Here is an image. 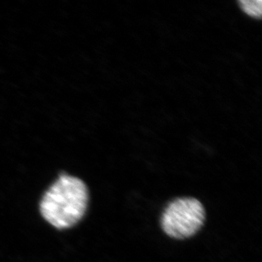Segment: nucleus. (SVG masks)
<instances>
[{
  "instance_id": "nucleus-1",
  "label": "nucleus",
  "mask_w": 262,
  "mask_h": 262,
  "mask_svg": "<svg viewBox=\"0 0 262 262\" xmlns=\"http://www.w3.org/2000/svg\"><path fill=\"white\" fill-rule=\"evenodd\" d=\"M89 200V189L82 179L62 174L42 195L40 214L56 229H69L84 216Z\"/></svg>"
},
{
  "instance_id": "nucleus-2",
  "label": "nucleus",
  "mask_w": 262,
  "mask_h": 262,
  "mask_svg": "<svg viewBox=\"0 0 262 262\" xmlns=\"http://www.w3.org/2000/svg\"><path fill=\"white\" fill-rule=\"evenodd\" d=\"M205 220L203 205L194 198H179L167 205L161 217V227L170 237L183 239L195 234Z\"/></svg>"
},
{
  "instance_id": "nucleus-3",
  "label": "nucleus",
  "mask_w": 262,
  "mask_h": 262,
  "mask_svg": "<svg viewBox=\"0 0 262 262\" xmlns=\"http://www.w3.org/2000/svg\"><path fill=\"white\" fill-rule=\"evenodd\" d=\"M239 5L243 10L251 17H261V0H241Z\"/></svg>"
}]
</instances>
